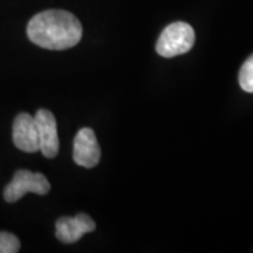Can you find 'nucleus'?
<instances>
[{"label":"nucleus","instance_id":"obj_7","mask_svg":"<svg viewBox=\"0 0 253 253\" xmlns=\"http://www.w3.org/2000/svg\"><path fill=\"white\" fill-rule=\"evenodd\" d=\"M13 142L24 153H37L40 150L39 134L36 119L27 113H21L13 123Z\"/></svg>","mask_w":253,"mask_h":253},{"label":"nucleus","instance_id":"obj_8","mask_svg":"<svg viewBox=\"0 0 253 253\" xmlns=\"http://www.w3.org/2000/svg\"><path fill=\"white\" fill-rule=\"evenodd\" d=\"M239 84L243 90L253 93V54L246 59L240 68Z\"/></svg>","mask_w":253,"mask_h":253},{"label":"nucleus","instance_id":"obj_3","mask_svg":"<svg viewBox=\"0 0 253 253\" xmlns=\"http://www.w3.org/2000/svg\"><path fill=\"white\" fill-rule=\"evenodd\" d=\"M50 190L48 179L40 172H31L28 170H18L13 179L6 185L4 198L8 203H14L23 198L27 192L37 195H46Z\"/></svg>","mask_w":253,"mask_h":253},{"label":"nucleus","instance_id":"obj_2","mask_svg":"<svg viewBox=\"0 0 253 253\" xmlns=\"http://www.w3.org/2000/svg\"><path fill=\"white\" fill-rule=\"evenodd\" d=\"M195 31L183 21L170 24L164 28L156 43L157 53L163 58L185 54L195 43Z\"/></svg>","mask_w":253,"mask_h":253},{"label":"nucleus","instance_id":"obj_5","mask_svg":"<svg viewBox=\"0 0 253 253\" xmlns=\"http://www.w3.org/2000/svg\"><path fill=\"white\" fill-rule=\"evenodd\" d=\"M40 141V151L47 158H54L59 153V136L56 120L47 109H39L34 116Z\"/></svg>","mask_w":253,"mask_h":253},{"label":"nucleus","instance_id":"obj_9","mask_svg":"<svg viewBox=\"0 0 253 253\" xmlns=\"http://www.w3.org/2000/svg\"><path fill=\"white\" fill-rule=\"evenodd\" d=\"M20 250V242L13 233L0 232V253H17Z\"/></svg>","mask_w":253,"mask_h":253},{"label":"nucleus","instance_id":"obj_4","mask_svg":"<svg viewBox=\"0 0 253 253\" xmlns=\"http://www.w3.org/2000/svg\"><path fill=\"white\" fill-rule=\"evenodd\" d=\"M101 149L93 129L82 128L74 138L73 160L80 167L94 168L100 162Z\"/></svg>","mask_w":253,"mask_h":253},{"label":"nucleus","instance_id":"obj_6","mask_svg":"<svg viewBox=\"0 0 253 253\" xmlns=\"http://www.w3.org/2000/svg\"><path fill=\"white\" fill-rule=\"evenodd\" d=\"M95 227V221L86 213H79L75 217H61L55 223V236L65 244H73L86 233L93 232Z\"/></svg>","mask_w":253,"mask_h":253},{"label":"nucleus","instance_id":"obj_1","mask_svg":"<svg viewBox=\"0 0 253 253\" xmlns=\"http://www.w3.org/2000/svg\"><path fill=\"white\" fill-rule=\"evenodd\" d=\"M27 36L42 48L63 50L78 45L82 38V26L74 14L62 9H48L31 19Z\"/></svg>","mask_w":253,"mask_h":253}]
</instances>
